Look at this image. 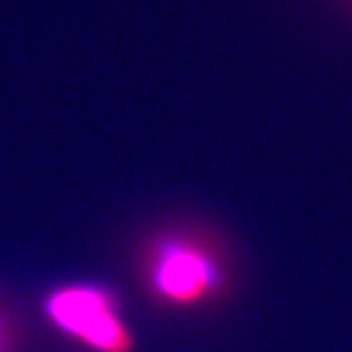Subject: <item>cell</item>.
I'll use <instances>...</instances> for the list:
<instances>
[{
  "label": "cell",
  "mask_w": 352,
  "mask_h": 352,
  "mask_svg": "<svg viewBox=\"0 0 352 352\" xmlns=\"http://www.w3.org/2000/svg\"><path fill=\"white\" fill-rule=\"evenodd\" d=\"M0 352H24V329L6 300H0Z\"/></svg>",
  "instance_id": "3957f363"
},
{
  "label": "cell",
  "mask_w": 352,
  "mask_h": 352,
  "mask_svg": "<svg viewBox=\"0 0 352 352\" xmlns=\"http://www.w3.org/2000/svg\"><path fill=\"white\" fill-rule=\"evenodd\" d=\"M42 316L60 337L87 352H136L123 302L102 282H65L42 298Z\"/></svg>",
  "instance_id": "7a4b0ae2"
},
{
  "label": "cell",
  "mask_w": 352,
  "mask_h": 352,
  "mask_svg": "<svg viewBox=\"0 0 352 352\" xmlns=\"http://www.w3.org/2000/svg\"><path fill=\"white\" fill-rule=\"evenodd\" d=\"M347 6H350V11H352V0H347Z\"/></svg>",
  "instance_id": "277c9868"
},
{
  "label": "cell",
  "mask_w": 352,
  "mask_h": 352,
  "mask_svg": "<svg viewBox=\"0 0 352 352\" xmlns=\"http://www.w3.org/2000/svg\"><path fill=\"white\" fill-rule=\"evenodd\" d=\"M133 269L141 289L164 311H206L225 302L238 285L235 258L212 227L167 222L136 245Z\"/></svg>",
  "instance_id": "6da1fadb"
}]
</instances>
